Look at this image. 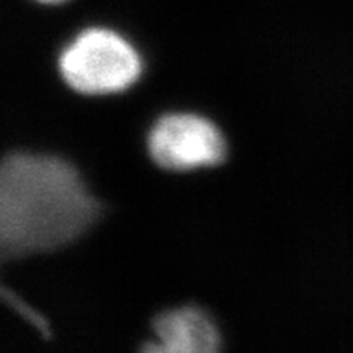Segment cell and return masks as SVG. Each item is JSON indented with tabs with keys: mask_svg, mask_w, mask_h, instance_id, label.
Returning a JSON list of instances; mask_svg holds the SVG:
<instances>
[{
	"mask_svg": "<svg viewBox=\"0 0 353 353\" xmlns=\"http://www.w3.org/2000/svg\"><path fill=\"white\" fill-rule=\"evenodd\" d=\"M100 203L63 157L10 152L0 167V254L15 260L76 242L99 221Z\"/></svg>",
	"mask_w": 353,
	"mask_h": 353,
	"instance_id": "6da1fadb",
	"label": "cell"
},
{
	"mask_svg": "<svg viewBox=\"0 0 353 353\" xmlns=\"http://www.w3.org/2000/svg\"><path fill=\"white\" fill-rule=\"evenodd\" d=\"M143 63L121 34L88 28L74 38L59 56V72L70 88L85 95L126 90L138 81Z\"/></svg>",
	"mask_w": 353,
	"mask_h": 353,
	"instance_id": "7a4b0ae2",
	"label": "cell"
},
{
	"mask_svg": "<svg viewBox=\"0 0 353 353\" xmlns=\"http://www.w3.org/2000/svg\"><path fill=\"white\" fill-rule=\"evenodd\" d=\"M152 161L167 170L187 172L218 165L226 159V141L213 123L198 114L162 117L148 138Z\"/></svg>",
	"mask_w": 353,
	"mask_h": 353,
	"instance_id": "3957f363",
	"label": "cell"
},
{
	"mask_svg": "<svg viewBox=\"0 0 353 353\" xmlns=\"http://www.w3.org/2000/svg\"><path fill=\"white\" fill-rule=\"evenodd\" d=\"M156 342L144 350L170 353H214L221 348V334L213 319L198 307H179L154 321Z\"/></svg>",
	"mask_w": 353,
	"mask_h": 353,
	"instance_id": "277c9868",
	"label": "cell"
},
{
	"mask_svg": "<svg viewBox=\"0 0 353 353\" xmlns=\"http://www.w3.org/2000/svg\"><path fill=\"white\" fill-rule=\"evenodd\" d=\"M38 2L50 3V6H56V3H64V2H68V0H38Z\"/></svg>",
	"mask_w": 353,
	"mask_h": 353,
	"instance_id": "5b68a950",
	"label": "cell"
}]
</instances>
